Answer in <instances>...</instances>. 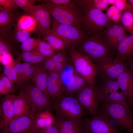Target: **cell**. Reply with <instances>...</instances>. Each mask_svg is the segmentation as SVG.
Masks as SVG:
<instances>
[{
  "label": "cell",
  "mask_w": 133,
  "mask_h": 133,
  "mask_svg": "<svg viewBox=\"0 0 133 133\" xmlns=\"http://www.w3.org/2000/svg\"><path fill=\"white\" fill-rule=\"evenodd\" d=\"M52 107L56 115L74 119H82L85 115L84 108L76 97L62 95L53 99Z\"/></svg>",
  "instance_id": "6"
},
{
  "label": "cell",
  "mask_w": 133,
  "mask_h": 133,
  "mask_svg": "<svg viewBox=\"0 0 133 133\" xmlns=\"http://www.w3.org/2000/svg\"><path fill=\"white\" fill-rule=\"evenodd\" d=\"M37 26L36 20L32 16L28 14L20 16L17 21V30H23L31 32L35 30Z\"/></svg>",
  "instance_id": "22"
},
{
  "label": "cell",
  "mask_w": 133,
  "mask_h": 133,
  "mask_svg": "<svg viewBox=\"0 0 133 133\" xmlns=\"http://www.w3.org/2000/svg\"><path fill=\"white\" fill-rule=\"evenodd\" d=\"M111 119L102 113L86 118L83 123L85 133H120Z\"/></svg>",
  "instance_id": "9"
},
{
  "label": "cell",
  "mask_w": 133,
  "mask_h": 133,
  "mask_svg": "<svg viewBox=\"0 0 133 133\" xmlns=\"http://www.w3.org/2000/svg\"><path fill=\"white\" fill-rule=\"evenodd\" d=\"M48 72L49 76L53 81L63 86L60 78V73L56 70Z\"/></svg>",
  "instance_id": "48"
},
{
  "label": "cell",
  "mask_w": 133,
  "mask_h": 133,
  "mask_svg": "<svg viewBox=\"0 0 133 133\" xmlns=\"http://www.w3.org/2000/svg\"><path fill=\"white\" fill-rule=\"evenodd\" d=\"M123 30L121 24L115 23L110 25L104 29L102 38L108 48L116 37Z\"/></svg>",
  "instance_id": "23"
},
{
  "label": "cell",
  "mask_w": 133,
  "mask_h": 133,
  "mask_svg": "<svg viewBox=\"0 0 133 133\" xmlns=\"http://www.w3.org/2000/svg\"><path fill=\"white\" fill-rule=\"evenodd\" d=\"M20 58L26 62L33 64L44 62L47 57L41 54L37 50L22 52Z\"/></svg>",
  "instance_id": "26"
},
{
  "label": "cell",
  "mask_w": 133,
  "mask_h": 133,
  "mask_svg": "<svg viewBox=\"0 0 133 133\" xmlns=\"http://www.w3.org/2000/svg\"><path fill=\"white\" fill-rule=\"evenodd\" d=\"M49 34L61 39L66 44L67 48L70 49L75 48L90 35L83 29L60 23L53 18L52 26Z\"/></svg>",
  "instance_id": "5"
},
{
  "label": "cell",
  "mask_w": 133,
  "mask_h": 133,
  "mask_svg": "<svg viewBox=\"0 0 133 133\" xmlns=\"http://www.w3.org/2000/svg\"><path fill=\"white\" fill-rule=\"evenodd\" d=\"M36 117L33 113L14 118L1 133H37Z\"/></svg>",
  "instance_id": "11"
},
{
  "label": "cell",
  "mask_w": 133,
  "mask_h": 133,
  "mask_svg": "<svg viewBox=\"0 0 133 133\" xmlns=\"http://www.w3.org/2000/svg\"><path fill=\"white\" fill-rule=\"evenodd\" d=\"M121 24L124 31L133 35V12L129 11L124 12Z\"/></svg>",
  "instance_id": "30"
},
{
  "label": "cell",
  "mask_w": 133,
  "mask_h": 133,
  "mask_svg": "<svg viewBox=\"0 0 133 133\" xmlns=\"http://www.w3.org/2000/svg\"><path fill=\"white\" fill-rule=\"evenodd\" d=\"M108 1L109 5H114L115 3V0H108Z\"/></svg>",
  "instance_id": "56"
},
{
  "label": "cell",
  "mask_w": 133,
  "mask_h": 133,
  "mask_svg": "<svg viewBox=\"0 0 133 133\" xmlns=\"http://www.w3.org/2000/svg\"><path fill=\"white\" fill-rule=\"evenodd\" d=\"M106 10L105 14L114 23L121 24L123 12L119 10L114 5H112Z\"/></svg>",
  "instance_id": "32"
},
{
  "label": "cell",
  "mask_w": 133,
  "mask_h": 133,
  "mask_svg": "<svg viewBox=\"0 0 133 133\" xmlns=\"http://www.w3.org/2000/svg\"><path fill=\"white\" fill-rule=\"evenodd\" d=\"M43 40L47 42L56 51L67 48V44L62 39L51 34L46 35L44 37Z\"/></svg>",
  "instance_id": "29"
},
{
  "label": "cell",
  "mask_w": 133,
  "mask_h": 133,
  "mask_svg": "<svg viewBox=\"0 0 133 133\" xmlns=\"http://www.w3.org/2000/svg\"><path fill=\"white\" fill-rule=\"evenodd\" d=\"M98 86L88 84L77 93L76 97L84 109L87 110L93 116L99 113L100 101L97 96Z\"/></svg>",
  "instance_id": "10"
},
{
  "label": "cell",
  "mask_w": 133,
  "mask_h": 133,
  "mask_svg": "<svg viewBox=\"0 0 133 133\" xmlns=\"http://www.w3.org/2000/svg\"><path fill=\"white\" fill-rule=\"evenodd\" d=\"M128 1L130 5V11L133 12V0H129Z\"/></svg>",
  "instance_id": "55"
},
{
  "label": "cell",
  "mask_w": 133,
  "mask_h": 133,
  "mask_svg": "<svg viewBox=\"0 0 133 133\" xmlns=\"http://www.w3.org/2000/svg\"><path fill=\"white\" fill-rule=\"evenodd\" d=\"M13 107L14 113L13 119L34 113L28 100L21 91L14 100L13 103Z\"/></svg>",
  "instance_id": "17"
},
{
  "label": "cell",
  "mask_w": 133,
  "mask_h": 133,
  "mask_svg": "<svg viewBox=\"0 0 133 133\" xmlns=\"http://www.w3.org/2000/svg\"><path fill=\"white\" fill-rule=\"evenodd\" d=\"M39 40V38L30 37L21 42L20 47L22 52L33 50L37 48Z\"/></svg>",
  "instance_id": "35"
},
{
  "label": "cell",
  "mask_w": 133,
  "mask_h": 133,
  "mask_svg": "<svg viewBox=\"0 0 133 133\" xmlns=\"http://www.w3.org/2000/svg\"><path fill=\"white\" fill-rule=\"evenodd\" d=\"M68 63H55V70L60 73L63 70L66 65Z\"/></svg>",
  "instance_id": "53"
},
{
  "label": "cell",
  "mask_w": 133,
  "mask_h": 133,
  "mask_svg": "<svg viewBox=\"0 0 133 133\" xmlns=\"http://www.w3.org/2000/svg\"><path fill=\"white\" fill-rule=\"evenodd\" d=\"M47 88L50 98H51L53 99L63 95L64 93L63 86L53 81L49 75Z\"/></svg>",
  "instance_id": "28"
},
{
  "label": "cell",
  "mask_w": 133,
  "mask_h": 133,
  "mask_svg": "<svg viewBox=\"0 0 133 133\" xmlns=\"http://www.w3.org/2000/svg\"><path fill=\"white\" fill-rule=\"evenodd\" d=\"M0 8L8 12L18 11V7L14 0H0Z\"/></svg>",
  "instance_id": "37"
},
{
  "label": "cell",
  "mask_w": 133,
  "mask_h": 133,
  "mask_svg": "<svg viewBox=\"0 0 133 133\" xmlns=\"http://www.w3.org/2000/svg\"><path fill=\"white\" fill-rule=\"evenodd\" d=\"M102 101L99 112L113 120L122 129L133 133V113L130 108L120 104Z\"/></svg>",
  "instance_id": "4"
},
{
  "label": "cell",
  "mask_w": 133,
  "mask_h": 133,
  "mask_svg": "<svg viewBox=\"0 0 133 133\" xmlns=\"http://www.w3.org/2000/svg\"><path fill=\"white\" fill-rule=\"evenodd\" d=\"M43 3L53 18L59 23L83 29L80 22L82 16L81 8L75 0L69 4L63 6L55 5L48 0H45Z\"/></svg>",
  "instance_id": "3"
},
{
  "label": "cell",
  "mask_w": 133,
  "mask_h": 133,
  "mask_svg": "<svg viewBox=\"0 0 133 133\" xmlns=\"http://www.w3.org/2000/svg\"><path fill=\"white\" fill-rule=\"evenodd\" d=\"M115 58L119 60L125 61L133 57V35L126 37L118 45Z\"/></svg>",
  "instance_id": "20"
},
{
  "label": "cell",
  "mask_w": 133,
  "mask_h": 133,
  "mask_svg": "<svg viewBox=\"0 0 133 133\" xmlns=\"http://www.w3.org/2000/svg\"><path fill=\"white\" fill-rule=\"evenodd\" d=\"M103 101L107 102L120 104L130 108L127 101L124 95L121 93H119L117 91L110 93Z\"/></svg>",
  "instance_id": "31"
},
{
  "label": "cell",
  "mask_w": 133,
  "mask_h": 133,
  "mask_svg": "<svg viewBox=\"0 0 133 133\" xmlns=\"http://www.w3.org/2000/svg\"><path fill=\"white\" fill-rule=\"evenodd\" d=\"M113 5L123 13L126 11H130V5L127 0H115Z\"/></svg>",
  "instance_id": "43"
},
{
  "label": "cell",
  "mask_w": 133,
  "mask_h": 133,
  "mask_svg": "<svg viewBox=\"0 0 133 133\" xmlns=\"http://www.w3.org/2000/svg\"><path fill=\"white\" fill-rule=\"evenodd\" d=\"M91 3L93 7L102 11L109 5L108 0H92Z\"/></svg>",
  "instance_id": "41"
},
{
  "label": "cell",
  "mask_w": 133,
  "mask_h": 133,
  "mask_svg": "<svg viewBox=\"0 0 133 133\" xmlns=\"http://www.w3.org/2000/svg\"><path fill=\"white\" fill-rule=\"evenodd\" d=\"M116 80L130 107H133V73L128 68Z\"/></svg>",
  "instance_id": "16"
},
{
  "label": "cell",
  "mask_w": 133,
  "mask_h": 133,
  "mask_svg": "<svg viewBox=\"0 0 133 133\" xmlns=\"http://www.w3.org/2000/svg\"><path fill=\"white\" fill-rule=\"evenodd\" d=\"M97 73L101 77H105L115 80L128 68L125 61L115 58L98 64H95Z\"/></svg>",
  "instance_id": "13"
},
{
  "label": "cell",
  "mask_w": 133,
  "mask_h": 133,
  "mask_svg": "<svg viewBox=\"0 0 133 133\" xmlns=\"http://www.w3.org/2000/svg\"><path fill=\"white\" fill-rule=\"evenodd\" d=\"M49 2L57 5L63 6L67 5L71 3L73 0H48Z\"/></svg>",
  "instance_id": "50"
},
{
  "label": "cell",
  "mask_w": 133,
  "mask_h": 133,
  "mask_svg": "<svg viewBox=\"0 0 133 133\" xmlns=\"http://www.w3.org/2000/svg\"><path fill=\"white\" fill-rule=\"evenodd\" d=\"M48 76V72L43 65L37 66L31 79L33 83L50 99L47 88Z\"/></svg>",
  "instance_id": "18"
},
{
  "label": "cell",
  "mask_w": 133,
  "mask_h": 133,
  "mask_svg": "<svg viewBox=\"0 0 133 133\" xmlns=\"http://www.w3.org/2000/svg\"><path fill=\"white\" fill-rule=\"evenodd\" d=\"M55 120V117L49 111H43L36 115V123L38 129L54 124Z\"/></svg>",
  "instance_id": "25"
},
{
  "label": "cell",
  "mask_w": 133,
  "mask_h": 133,
  "mask_svg": "<svg viewBox=\"0 0 133 133\" xmlns=\"http://www.w3.org/2000/svg\"><path fill=\"white\" fill-rule=\"evenodd\" d=\"M10 94L5 87L3 81L0 78V95Z\"/></svg>",
  "instance_id": "51"
},
{
  "label": "cell",
  "mask_w": 133,
  "mask_h": 133,
  "mask_svg": "<svg viewBox=\"0 0 133 133\" xmlns=\"http://www.w3.org/2000/svg\"><path fill=\"white\" fill-rule=\"evenodd\" d=\"M76 72L90 84L95 85L97 73L95 64L89 58L78 52L74 47L69 51Z\"/></svg>",
  "instance_id": "7"
},
{
  "label": "cell",
  "mask_w": 133,
  "mask_h": 133,
  "mask_svg": "<svg viewBox=\"0 0 133 133\" xmlns=\"http://www.w3.org/2000/svg\"><path fill=\"white\" fill-rule=\"evenodd\" d=\"M37 66L34 65L25 72L17 76V83L20 86L26 84L31 79Z\"/></svg>",
  "instance_id": "33"
},
{
  "label": "cell",
  "mask_w": 133,
  "mask_h": 133,
  "mask_svg": "<svg viewBox=\"0 0 133 133\" xmlns=\"http://www.w3.org/2000/svg\"><path fill=\"white\" fill-rule=\"evenodd\" d=\"M34 64L25 62L23 63H17L14 67L17 76L25 72L33 66Z\"/></svg>",
  "instance_id": "42"
},
{
  "label": "cell",
  "mask_w": 133,
  "mask_h": 133,
  "mask_svg": "<svg viewBox=\"0 0 133 133\" xmlns=\"http://www.w3.org/2000/svg\"><path fill=\"white\" fill-rule=\"evenodd\" d=\"M91 0H75V2L77 5L81 8L89 4Z\"/></svg>",
  "instance_id": "52"
},
{
  "label": "cell",
  "mask_w": 133,
  "mask_h": 133,
  "mask_svg": "<svg viewBox=\"0 0 133 133\" xmlns=\"http://www.w3.org/2000/svg\"><path fill=\"white\" fill-rule=\"evenodd\" d=\"M43 66L48 72L55 70V63L50 56L46 57Z\"/></svg>",
  "instance_id": "45"
},
{
  "label": "cell",
  "mask_w": 133,
  "mask_h": 133,
  "mask_svg": "<svg viewBox=\"0 0 133 133\" xmlns=\"http://www.w3.org/2000/svg\"><path fill=\"white\" fill-rule=\"evenodd\" d=\"M30 32L23 30H17L15 35L16 40L22 42L30 37Z\"/></svg>",
  "instance_id": "44"
},
{
  "label": "cell",
  "mask_w": 133,
  "mask_h": 133,
  "mask_svg": "<svg viewBox=\"0 0 133 133\" xmlns=\"http://www.w3.org/2000/svg\"><path fill=\"white\" fill-rule=\"evenodd\" d=\"M1 78L3 80L5 86L9 93L14 92L15 87L11 82L5 75H2Z\"/></svg>",
  "instance_id": "47"
},
{
  "label": "cell",
  "mask_w": 133,
  "mask_h": 133,
  "mask_svg": "<svg viewBox=\"0 0 133 133\" xmlns=\"http://www.w3.org/2000/svg\"><path fill=\"white\" fill-rule=\"evenodd\" d=\"M102 35L100 34L90 35L75 49L95 64L110 60L113 59L112 51L103 40Z\"/></svg>",
  "instance_id": "1"
},
{
  "label": "cell",
  "mask_w": 133,
  "mask_h": 133,
  "mask_svg": "<svg viewBox=\"0 0 133 133\" xmlns=\"http://www.w3.org/2000/svg\"><path fill=\"white\" fill-rule=\"evenodd\" d=\"M20 88L31 105L34 113L37 115L43 111H51L53 107L50 99L33 83L26 84Z\"/></svg>",
  "instance_id": "8"
},
{
  "label": "cell",
  "mask_w": 133,
  "mask_h": 133,
  "mask_svg": "<svg viewBox=\"0 0 133 133\" xmlns=\"http://www.w3.org/2000/svg\"><path fill=\"white\" fill-rule=\"evenodd\" d=\"M17 96L13 94H7L1 100L0 128L1 132L6 128L14 118L13 103Z\"/></svg>",
  "instance_id": "15"
},
{
  "label": "cell",
  "mask_w": 133,
  "mask_h": 133,
  "mask_svg": "<svg viewBox=\"0 0 133 133\" xmlns=\"http://www.w3.org/2000/svg\"><path fill=\"white\" fill-rule=\"evenodd\" d=\"M29 14L35 18L37 23L35 30L39 35L44 37L49 33L51 23V14L43 3L34 5Z\"/></svg>",
  "instance_id": "12"
},
{
  "label": "cell",
  "mask_w": 133,
  "mask_h": 133,
  "mask_svg": "<svg viewBox=\"0 0 133 133\" xmlns=\"http://www.w3.org/2000/svg\"><path fill=\"white\" fill-rule=\"evenodd\" d=\"M3 73L13 84L17 83V75L14 66H4Z\"/></svg>",
  "instance_id": "38"
},
{
  "label": "cell",
  "mask_w": 133,
  "mask_h": 133,
  "mask_svg": "<svg viewBox=\"0 0 133 133\" xmlns=\"http://www.w3.org/2000/svg\"><path fill=\"white\" fill-rule=\"evenodd\" d=\"M91 1L81 8L82 16L81 23L83 29L90 35H102L105 29L115 23L102 11L93 7L91 4Z\"/></svg>",
  "instance_id": "2"
},
{
  "label": "cell",
  "mask_w": 133,
  "mask_h": 133,
  "mask_svg": "<svg viewBox=\"0 0 133 133\" xmlns=\"http://www.w3.org/2000/svg\"><path fill=\"white\" fill-rule=\"evenodd\" d=\"M20 13L18 11H7L0 8V35H4L10 31L20 17Z\"/></svg>",
  "instance_id": "19"
},
{
  "label": "cell",
  "mask_w": 133,
  "mask_h": 133,
  "mask_svg": "<svg viewBox=\"0 0 133 133\" xmlns=\"http://www.w3.org/2000/svg\"><path fill=\"white\" fill-rule=\"evenodd\" d=\"M17 6L21 9L27 14H29L36 0H14Z\"/></svg>",
  "instance_id": "36"
},
{
  "label": "cell",
  "mask_w": 133,
  "mask_h": 133,
  "mask_svg": "<svg viewBox=\"0 0 133 133\" xmlns=\"http://www.w3.org/2000/svg\"><path fill=\"white\" fill-rule=\"evenodd\" d=\"M0 61L5 66H14L16 64L11 54L9 53L2 55L0 54Z\"/></svg>",
  "instance_id": "40"
},
{
  "label": "cell",
  "mask_w": 133,
  "mask_h": 133,
  "mask_svg": "<svg viewBox=\"0 0 133 133\" xmlns=\"http://www.w3.org/2000/svg\"><path fill=\"white\" fill-rule=\"evenodd\" d=\"M127 67L133 73V57L128 58L125 61Z\"/></svg>",
  "instance_id": "54"
},
{
  "label": "cell",
  "mask_w": 133,
  "mask_h": 133,
  "mask_svg": "<svg viewBox=\"0 0 133 133\" xmlns=\"http://www.w3.org/2000/svg\"><path fill=\"white\" fill-rule=\"evenodd\" d=\"M119 89L116 81L101 77L100 84L98 86V97L100 101H103L110 93L117 91Z\"/></svg>",
  "instance_id": "21"
},
{
  "label": "cell",
  "mask_w": 133,
  "mask_h": 133,
  "mask_svg": "<svg viewBox=\"0 0 133 133\" xmlns=\"http://www.w3.org/2000/svg\"><path fill=\"white\" fill-rule=\"evenodd\" d=\"M37 133H59L58 129L54 125L38 129Z\"/></svg>",
  "instance_id": "46"
},
{
  "label": "cell",
  "mask_w": 133,
  "mask_h": 133,
  "mask_svg": "<svg viewBox=\"0 0 133 133\" xmlns=\"http://www.w3.org/2000/svg\"><path fill=\"white\" fill-rule=\"evenodd\" d=\"M54 125L59 133H85L82 119L56 115Z\"/></svg>",
  "instance_id": "14"
},
{
  "label": "cell",
  "mask_w": 133,
  "mask_h": 133,
  "mask_svg": "<svg viewBox=\"0 0 133 133\" xmlns=\"http://www.w3.org/2000/svg\"><path fill=\"white\" fill-rule=\"evenodd\" d=\"M89 84L82 76L77 74L72 78L70 83L64 88V96L72 95L83 87Z\"/></svg>",
  "instance_id": "24"
},
{
  "label": "cell",
  "mask_w": 133,
  "mask_h": 133,
  "mask_svg": "<svg viewBox=\"0 0 133 133\" xmlns=\"http://www.w3.org/2000/svg\"><path fill=\"white\" fill-rule=\"evenodd\" d=\"M78 74L73 66L68 62L66 64L60 73V79L64 89V88L70 83L73 78Z\"/></svg>",
  "instance_id": "27"
},
{
  "label": "cell",
  "mask_w": 133,
  "mask_h": 133,
  "mask_svg": "<svg viewBox=\"0 0 133 133\" xmlns=\"http://www.w3.org/2000/svg\"><path fill=\"white\" fill-rule=\"evenodd\" d=\"M9 52V49L7 44L1 37L0 39V54L3 55Z\"/></svg>",
  "instance_id": "49"
},
{
  "label": "cell",
  "mask_w": 133,
  "mask_h": 133,
  "mask_svg": "<svg viewBox=\"0 0 133 133\" xmlns=\"http://www.w3.org/2000/svg\"><path fill=\"white\" fill-rule=\"evenodd\" d=\"M37 48L39 52L46 57L50 56L56 52L47 42L40 38Z\"/></svg>",
  "instance_id": "34"
},
{
  "label": "cell",
  "mask_w": 133,
  "mask_h": 133,
  "mask_svg": "<svg viewBox=\"0 0 133 133\" xmlns=\"http://www.w3.org/2000/svg\"><path fill=\"white\" fill-rule=\"evenodd\" d=\"M50 57L54 63H67L68 62L67 53L62 50L56 52Z\"/></svg>",
  "instance_id": "39"
}]
</instances>
